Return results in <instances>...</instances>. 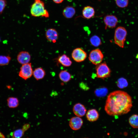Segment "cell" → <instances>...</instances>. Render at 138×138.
<instances>
[{
  "label": "cell",
  "instance_id": "cell-8",
  "mask_svg": "<svg viewBox=\"0 0 138 138\" xmlns=\"http://www.w3.org/2000/svg\"><path fill=\"white\" fill-rule=\"evenodd\" d=\"M83 124V120L78 116L72 117L70 119L69 122L70 127L74 130H77L80 129Z\"/></svg>",
  "mask_w": 138,
  "mask_h": 138
},
{
  "label": "cell",
  "instance_id": "cell-27",
  "mask_svg": "<svg viewBox=\"0 0 138 138\" xmlns=\"http://www.w3.org/2000/svg\"><path fill=\"white\" fill-rule=\"evenodd\" d=\"M7 5L6 0H0V14L3 12Z\"/></svg>",
  "mask_w": 138,
  "mask_h": 138
},
{
  "label": "cell",
  "instance_id": "cell-17",
  "mask_svg": "<svg viewBox=\"0 0 138 138\" xmlns=\"http://www.w3.org/2000/svg\"><path fill=\"white\" fill-rule=\"evenodd\" d=\"M95 11L94 8L90 6L85 7L82 11L83 15L84 17L87 19H90L94 15Z\"/></svg>",
  "mask_w": 138,
  "mask_h": 138
},
{
  "label": "cell",
  "instance_id": "cell-16",
  "mask_svg": "<svg viewBox=\"0 0 138 138\" xmlns=\"http://www.w3.org/2000/svg\"><path fill=\"white\" fill-rule=\"evenodd\" d=\"M46 74L45 71L41 67L36 68L33 71V75L37 80L43 79Z\"/></svg>",
  "mask_w": 138,
  "mask_h": 138
},
{
  "label": "cell",
  "instance_id": "cell-12",
  "mask_svg": "<svg viewBox=\"0 0 138 138\" xmlns=\"http://www.w3.org/2000/svg\"><path fill=\"white\" fill-rule=\"evenodd\" d=\"M73 110L75 115L79 117L84 116L86 111V109L84 106L80 103H77L74 105Z\"/></svg>",
  "mask_w": 138,
  "mask_h": 138
},
{
  "label": "cell",
  "instance_id": "cell-11",
  "mask_svg": "<svg viewBox=\"0 0 138 138\" xmlns=\"http://www.w3.org/2000/svg\"><path fill=\"white\" fill-rule=\"evenodd\" d=\"M45 36L49 41L55 43L58 37V34L56 30L54 28H49L46 31Z\"/></svg>",
  "mask_w": 138,
  "mask_h": 138
},
{
  "label": "cell",
  "instance_id": "cell-28",
  "mask_svg": "<svg viewBox=\"0 0 138 138\" xmlns=\"http://www.w3.org/2000/svg\"><path fill=\"white\" fill-rule=\"evenodd\" d=\"M30 125L28 123L24 124L22 126V129L25 131H27L30 127Z\"/></svg>",
  "mask_w": 138,
  "mask_h": 138
},
{
  "label": "cell",
  "instance_id": "cell-5",
  "mask_svg": "<svg viewBox=\"0 0 138 138\" xmlns=\"http://www.w3.org/2000/svg\"><path fill=\"white\" fill-rule=\"evenodd\" d=\"M88 58L93 64L97 65L101 63L103 60V55L100 49H97L90 52Z\"/></svg>",
  "mask_w": 138,
  "mask_h": 138
},
{
  "label": "cell",
  "instance_id": "cell-2",
  "mask_svg": "<svg viewBox=\"0 0 138 138\" xmlns=\"http://www.w3.org/2000/svg\"><path fill=\"white\" fill-rule=\"evenodd\" d=\"M30 12L33 16L37 17L40 16L48 18L49 15L45 9V4L41 0H34L31 6Z\"/></svg>",
  "mask_w": 138,
  "mask_h": 138
},
{
  "label": "cell",
  "instance_id": "cell-21",
  "mask_svg": "<svg viewBox=\"0 0 138 138\" xmlns=\"http://www.w3.org/2000/svg\"><path fill=\"white\" fill-rule=\"evenodd\" d=\"M25 131L22 128L15 130L10 133L12 138H21L24 135Z\"/></svg>",
  "mask_w": 138,
  "mask_h": 138
},
{
  "label": "cell",
  "instance_id": "cell-33",
  "mask_svg": "<svg viewBox=\"0 0 138 138\" xmlns=\"http://www.w3.org/2000/svg\"></svg>",
  "mask_w": 138,
  "mask_h": 138
},
{
  "label": "cell",
  "instance_id": "cell-14",
  "mask_svg": "<svg viewBox=\"0 0 138 138\" xmlns=\"http://www.w3.org/2000/svg\"><path fill=\"white\" fill-rule=\"evenodd\" d=\"M99 115L98 111L95 109H91L88 110L86 114V118L90 122L97 121L99 118Z\"/></svg>",
  "mask_w": 138,
  "mask_h": 138
},
{
  "label": "cell",
  "instance_id": "cell-25",
  "mask_svg": "<svg viewBox=\"0 0 138 138\" xmlns=\"http://www.w3.org/2000/svg\"><path fill=\"white\" fill-rule=\"evenodd\" d=\"M117 84V86L120 88H125L128 85L126 80L124 78H121L119 79Z\"/></svg>",
  "mask_w": 138,
  "mask_h": 138
},
{
  "label": "cell",
  "instance_id": "cell-22",
  "mask_svg": "<svg viewBox=\"0 0 138 138\" xmlns=\"http://www.w3.org/2000/svg\"><path fill=\"white\" fill-rule=\"evenodd\" d=\"M11 60L9 55H0V66H3L8 65Z\"/></svg>",
  "mask_w": 138,
  "mask_h": 138
},
{
  "label": "cell",
  "instance_id": "cell-31",
  "mask_svg": "<svg viewBox=\"0 0 138 138\" xmlns=\"http://www.w3.org/2000/svg\"><path fill=\"white\" fill-rule=\"evenodd\" d=\"M136 58L138 59V54H137L136 56Z\"/></svg>",
  "mask_w": 138,
  "mask_h": 138
},
{
  "label": "cell",
  "instance_id": "cell-4",
  "mask_svg": "<svg viewBox=\"0 0 138 138\" xmlns=\"http://www.w3.org/2000/svg\"><path fill=\"white\" fill-rule=\"evenodd\" d=\"M97 77L104 79L110 77L111 71L105 62L97 65L96 68Z\"/></svg>",
  "mask_w": 138,
  "mask_h": 138
},
{
  "label": "cell",
  "instance_id": "cell-32",
  "mask_svg": "<svg viewBox=\"0 0 138 138\" xmlns=\"http://www.w3.org/2000/svg\"><path fill=\"white\" fill-rule=\"evenodd\" d=\"M1 41V38L0 37V42Z\"/></svg>",
  "mask_w": 138,
  "mask_h": 138
},
{
  "label": "cell",
  "instance_id": "cell-29",
  "mask_svg": "<svg viewBox=\"0 0 138 138\" xmlns=\"http://www.w3.org/2000/svg\"><path fill=\"white\" fill-rule=\"evenodd\" d=\"M53 2L56 4H60L62 3L64 0H52Z\"/></svg>",
  "mask_w": 138,
  "mask_h": 138
},
{
  "label": "cell",
  "instance_id": "cell-24",
  "mask_svg": "<svg viewBox=\"0 0 138 138\" xmlns=\"http://www.w3.org/2000/svg\"><path fill=\"white\" fill-rule=\"evenodd\" d=\"M90 42L91 44L95 47H97L101 44L100 38L96 35L92 36L90 39Z\"/></svg>",
  "mask_w": 138,
  "mask_h": 138
},
{
  "label": "cell",
  "instance_id": "cell-13",
  "mask_svg": "<svg viewBox=\"0 0 138 138\" xmlns=\"http://www.w3.org/2000/svg\"><path fill=\"white\" fill-rule=\"evenodd\" d=\"M57 60L59 63L65 67L70 66L72 63V61L70 58L64 54L59 56Z\"/></svg>",
  "mask_w": 138,
  "mask_h": 138
},
{
  "label": "cell",
  "instance_id": "cell-15",
  "mask_svg": "<svg viewBox=\"0 0 138 138\" xmlns=\"http://www.w3.org/2000/svg\"><path fill=\"white\" fill-rule=\"evenodd\" d=\"M75 9L71 6H67L63 10L62 14L64 17L68 19L72 18L75 13Z\"/></svg>",
  "mask_w": 138,
  "mask_h": 138
},
{
  "label": "cell",
  "instance_id": "cell-9",
  "mask_svg": "<svg viewBox=\"0 0 138 138\" xmlns=\"http://www.w3.org/2000/svg\"><path fill=\"white\" fill-rule=\"evenodd\" d=\"M17 59L19 63L23 65L29 63L31 59V56L28 52L23 51L18 53Z\"/></svg>",
  "mask_w": 138,
  "mask_h": 138
},
{
  "label": "cell",
  "instance_id": "cell-26",
  "mask_svg": "<svg viewBox=\"0 0 138 138\" xmlns=\"http://www.w3.org/2000/svg\"><path fill=\"white\" fill-rule=\"evenodd\" d=\"M117 5L119 7L123 8L127 7L128 4V0H116Z\"/></svg>",
  "mask_w": 138,
  "mask_h": 138
},
{
  "label": "cell",
  "instance_id": "cell-23",
  "mask_svg": "<svg viewBox=\"0 0 138 138\" xmlns=\"http://www.w3.org/2000/svg\"><path fill=\"white\" fill-rule=\"evenodd\" d=\"M107 89L105 87H102L97 89L95 93L97 96L102 97L105 96L108 93Z\"/></svg>",
  "mask_w": 138,
  "mask_h": 138
},
{
  "label": "cell",
  "instance_id": "cell-19",
  "mask_svg": "<svg viewBox=\"0 0 138 138\" xmlns=\"http://www.w3.org/2000/svg\"><path fill=\"white\" fill-rule=\"evenodd\" d=\"M7 103L9 107L14 108L18 106L19 104L18 99L16 97H9L7 99Z\"/></svg>",
  "mask_w": 138,
  "mask_h": 138
},
{
  "label": "cell",
  "instance_id": "cell-30",
  "mask_svg": "<svg viewBox=\"0 0 138 138\" xmlns=\"http://www.w3.org/2000/svg\"><path fill=\"white\" fill-rule=\"evenodd\" d=\"M0 138H5L4 135L0 132Z\"/></svg>",
  "mask_w": 138,
  "mask_h": 138
},
{
  "label": "cell",
  "instance_id": "cell-18",
  "mask_svg": "<svg viewBox=\"0 0 138 138\" xmlns=\"http://www.w3.org/2000/svg\"><path fill=\"white\" fill-rule=\"evenodd\" d=\"M60 79L64 82H67L71 79L72 76L70 74L65 70L60 71L59 74Z\"/></svg>",
  "mask_w": 138,
  "mask_h": 138
},
{
  "label": "cell",
  "instance_id": "cell-1",
  "mask_svg": "<svg viewBox=\"0 0 138 138\" xmlns=\"http://www.w3.org/2000/svg\"><path fill=\"white\" fill-rule=\"evenodd\" d=\"M132 106L130 96L125 91L117 90L112 92L108 96L105 110L110 116H120L128 113Z\"/></svg>",
  "mask_w": 138,
  "mask_h": 138
},
{
  "label": "cell",
  "instance_id": "cell-10",
  "mask_svg": "<svg viewBox=\"0 0 138 138\" xmlns=\"http://www.w3.org/2000/svg\"><path fill=\"white\" fill-rule=\"evenodd\" d=\"M103 20L106 28L107 27L109 28L115 27L118 22L117 17L113 15H106L104 17Z\"/></svg>",
  "mask_w": 138,
  "mask_h": 138
},
{
  "label": "cell",
  "instance_id": "cell-7",
  "mask_svg": "<svg viewBox=\"0 0 138 138\" xmlns=\"http://www.w3.org/2000/svg\"><path fill=\"white\" fill-rule=\"evenodd\" d=\"M86 53L80 48L74 49L72 53V56L76 62H80L84 61L87 56Z\"/></svg>",
  "mask_w": 138,
  "mask_h": 138
},
{
  "label": "cell",
  "instance_id": "cell-3",
  "mask_svg": "<svg viewBox=\"0 0 138 138\" xmlns=\"http://www.w3.org/2000/svg\"><path fill=\"white\" fill-rule=\"evenodd\" d=\"M127 32L125 29L122 27H118L115 31L114 39L115 43L120 47L123 48Z\"/></svg>",
  "mask_w": 138,
  "mask_h": 138
},
{
  "label": "cell",
  "instance_id": "cell-20",
  "mask_svg": "<svg viewBox=\"0 0 138 138\" xmlns=\"http://www.w3.org/2000/svg\"><path fill=\"white\" fill-rule=\"evenodd\" d=\"M129 123L130 125L134 128H138V115L134 114L129 118Z\"/></svg>",
  "mask_w": 138,
  "mask_h": 138
},
{
  "label": "cell",
  "instance_id": "cell-6",
  "mask_svg": "<svg viewBox=\"0 0 138 138\" xmlns=\"http://www.w3.org/2000/svg\"><path fill=\"white\" fill-rule=\"evenodd\" d=\"M33 71L31 63L24 64L20 67L19 76L24 79L26 80L32 76Z\"/></svg>",
  "mask_w": 138,
  "mask_h": 138
}]
</instances>
